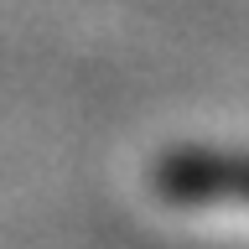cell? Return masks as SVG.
I'll use <instances>...</instances> for the list:
<instances>
[{
    "instance_id": "cell-1",
    "label": "cell",
    "mask_w": 249,
    "mask_h": 249,
    "mask_svg": "<svg viewBox=\"0 0 249 249\" xmlns=\"http://www.w3.org/2000/svg\"><path fill=\"white\" fill-rule=\"evenodd\" d=\"M156 192L177 202H244L249 208V151L187 145L156 161Z\"/></svg>"
}]
</instances>
